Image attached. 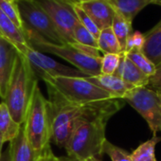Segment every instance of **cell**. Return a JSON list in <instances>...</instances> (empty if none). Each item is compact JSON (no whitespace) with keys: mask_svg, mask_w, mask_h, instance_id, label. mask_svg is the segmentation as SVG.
Listing matches in <instances>:
<instances>
[{"mask_svg":"<svg viewBox=\"0 0 161 161\" xmlns=\"http://www.w3.org/2000/svg\"><path fill=\"white\" fill-rule=\"evenodd\" d=\"M124 103L122 99H108L84 105L64 147L67 155L83 161L102 156L107 122Z\"/></svg>","mask_w":161,"mask_h":161,"instance_id":"1","label":"cell"},{"mask_svg":"<svg viewBox=\"0 0 161 161\" xmlns=\"http://www.w3.org/2000/svg\"><path fill=\"white\" fill-rule=\"evenodd\" d=\"M49 100L65 103L85 105L99 101L115 99L109 93L80 77H49L43 76Z\"/></svg>","mask_w":161,"mask_h":161,"instance_id":"2","label":"cell"},{"mask_svg":"<svg viewBox=\"0 0 161 161\" xmlns=\"http://www.w3.org/2000/svg\"><path fill=\"white\" fill-rule=\"evenodd\" d=\"M38 84L36 73L30 62L18 54L3 100L14 119L20 125L24 123L28 106L34 86Z\"/></svg>","mask_w":161,"mask_h":161,"instance_id":"3","label":"cell"},{"mask_svg":"<svg viewBox=\"0 0 161 161\" xmlns=\"http://www.w3.org/2000/svg\"><path fill=\"white\" fill-rule=\"evenodd\" d=\"M22 125L27 139L39 154L50 142V119L48 101L43 95L38 84L32 91Z\"/></svg>","mask_w":161,"mask_h":161,"instance_id":"4","label":"cell"},{"mask_svg":"<svg viewBox=\"0 0 161 161\" xmlns=\"http://www.w3.org/2000/svg\"><path fill=\"white\" fill-rule=\"evenodd\" d=\"M28 43L35 49L56 55L71 64L76 69L83 72L88 77L101 74V57H94L80 51L69 44H54L45 40L37 33L23 30Z\"/></svg>","mask_w":161,"mask_h":161,"instance_id":"5","label":"cell"},{"mask_svg":"<svg viewBox=\"0 0 161 161\" xmlns=\"http://www.w3.org/2000/svg\"><path fill=\"white\" fill-rule=\"evenodd\" d=\"M47 101L50 119V141L54 142L59 148H64L84 105L69 104L57 100L48 99Z\"/></svg>","mask_w":161,"mask_h":161,"instance_id":"6","label":"cell"},{"mask_svg":"<svg viewBox=\"0 0 161 161\" xmlns=\"http://www.w3.org/2000/svg\"><path fill=\"white\" fill-rule=\"evenodd\" d=\"M16 4L22 19L23 30L33 31L54 44H65L49 16L33 0H16Z\"/></svg>","mask_w":161,"mask_h":161,"instance_id":"7","label":"cell"},{"mask_svg":"<svg viewBox=\"0 0 161 161\" xmlns=\"http://www.w3.org/2000/svg\"><path fill=\"white\" fill-rule=\"evenodd\" d=\"M122 100L146 120L153 135L161 130V98L158 94L145 86L135 87Z\"/></svg>","mask_w":161,"mask_h":161,"instance_id":"8","label":"cell"},{"mask_svg":"<svg viewBox=\"0 0 161 161\" xmlns=\"http://www.w3.org/2000/svg\"><path fill=\"white\" fill-rule=\"evenodd\" d=\"M49 16L57 31L65 44H74L73 30L79 22L72 3L65 0H33Z\"/></svg>","mask_w":161,"mask_h":161,"instance_id":"9","label":"cell"},{"mask_svg":"<svg viewBox=\"0 0 161 161\" xmlns=\"http://www.w3.org/2000/svg\"><path fill=\"white\" fill-rule=\"evenodd\" d=\"M24 57L30 62L35 73L41 77H88L75 67H70L65 64H60L54 59L43 54L41 51L33 48L31 45L21 52Z\"/></svg>","mask_w":161,"mask_h":161,"instance_id":"10","label":"cell"},{"mask_svg":"<svg viewBox=\"0 0 161 161\" xmlns=\"http://www.w3.org/2000/svg\"><path fill=\"white\" fill-rule=\"evenodd\" d=\"M19 52L16 48L0 37V98L4 100L9 80Z\"/></svg>","mask_w":161,"mask_h":161,"instance_id":"11","label":"cell"},{"mask_svg":"<svg viewBox=\"0 0 161 161\" xmlns=\"http://www.w3.org/2000/svg\"><path fill=\"white\" fill-rule=\"evenodd\" d=\"M78 4L101 31L111 27L115 10L108 0H90Z\"/></svg>","mask_w":161,"mask_h":161,"instance_id":"12","label":"cell"},{"mask_svg":"<svg viewBox=\"0 0 161 161\" xmlns=\"http://www.w3.org/2000/svg\"><path fill=\"white\" fill-rule=\"evenodd\" d=\"M86 80L109 93L115 99H123L128 91L135 88L116 75H103L86 77Z\"/></svg>","mask_w":161,"mask_h":161,"instance_id":"13","label":"cell"},{"mask_svg":"<svg viewBox=\"0 0 161 161\" xmlns=\"http://www.w3.org/2000/svg\"><path fill=\"white\" fill-rule=\"evenodd\" d=\"M0 37L12 44L19 53L23 52V50L30 46L23 31L19 30L1 10H0Z\"/></svg>","mask_w":161,"mask_h":161,"instance_id":"14","label":"cell"},{"mask_svg":"<svg viewBox=\"0 0 161 161\" xmlns=\"http://www.w3.org/2000/svg\"><path fill=\"white\" fill-rule=\"evenodd\" d=\"M39 154L27 139L21 125L18 135L10 142V161H38Z\"/></svg>","mask_w":161,"mask_h":161,"instance_id":"15","label":"cell"},{"mask_svg":"<svg viewBox=\"0 0 161 161\" xmlns=\"http://www.w3.org/2000/svg\"><path fill=\"white\" fill-rule=\"evenodd\" d=\"M114 75L121 78L124 82H126L133 87L146 86L149 79V77L143 74L133 64V62H131L127 58V56L124 53L121 54L119 64Z\"/></svg>","mask_w":161,"mask_h":161,"instance_id":"16","label":"cell"},{"mask_svg":"<svg viewBox=\"0 0 161 161\" xmlns=\"http://www.w3.org/2000/svg\"><path fill=\"white\" fill-rule=\"evenodd\" d=\"M142 52L156 66L161 63V20L145 34Z\"/></svg>","mask_w":161,"mask_h":161,"instance_id":"17","label":"cell"},{"mask_svg":"<svg viewBox=\"0 0 161 161\" xmlns=\"http://www.w3.org/2000/svg\"><path fill=\"white\" fill-rule=\"evenodd\" d=\"M108 1L116 12L120 14L131 23L141 10L150 4H153V0H108Z\"/></svg>","mask_w":161,"mask_h":161,"instance_id":"18","label":"cell"},{"mask_svg":"<svg viewBox=\"0 0 161 161\" xmlns=\"http://www.w3.org/2000/svg\"><path fill=\"white\" fill-rule=\"evenodd\" d=\"M21 125L13 118L4 102L0 103V136L4 143L11 142L19 133Z\"/></svg>","mask_w":161,"mask_h":161,"instance_id":"19","label":"cell"},{"mask_svg":"<svg viewBox=\"0 0 161 161\" xmlns=\"http://www.w3.org/2000/svg\"><path fill=\"white\" fill-rule=\"evenodd\" d=\"M161 141V137L153 135V137L141 143L130 153L131 161H157L155 157V146Z\"/></svg>","mask_w":161,"mask_h":161,"instance_id":"20","label":"cell"},{"mask_svg":"<svg viewBox=\"0 0 161 161\" xmlns=\"http://www.w3.org/2000/svg\"><path fill=\"white\" fill-rule=\"evenodd\" d=\"M111 29L119 43L122 52H124L126 41L128 39V37L131 35V33L133 32L132 23L129 22L128 20H126L120 14H119L118 12L115 11Z\"/></svg>","mask_w":161,"mask_h":161,"instance_id":"21","label":"cell"},{"mask_svg":"<svg viewBox=\"0 0 161 161\" xmlns=\"http://www.w3.org/2000/svg\"><path fill=\"white\" fill-rule=\"evenodd\" d=\"M98 41V48L103 54L105 53H114V54H121L123 53L119 43L115 36L111 27L106 28L101 31L100 35L97 39Z\"/></svg>","mask_w":161,"mask_h":161,"instance_id":"22","label":"cell"},{"mask_svg":"<svg viewBox=\"0 0 161 161\" xmlns=\"http://www.w3.org/2000/svg\"><path fill=\"white\" fill-rule=\"evenodd\" d=\"M124 54L147 77H151L154 73L156 66L146 57L142 50H134Z\"/></svg>","mask_w":161,"mask_h":161,"instance_id":"23","label":"cell"},{"mask_svg":"<svg viewBox=\"0 0 161 161\" xmlns=\"http://www.w3.org/2000/svg\"><path fill=\"white\" fill-rule=\"evenodd\" d=\"M73 39H74L75 43H78L80 45L98 48L97 39L80 22H78L76 24V26L73 30Z\"/></svg>","mask_w":161,"mask_h":161,"instance_id":"24","label":"cell"},{"mask_svg":"<svg viewBox=\"0 0 161 161\" xmlns=\"http://www.w3.org/2000/svg\"><path fill=\"white\" fill-rule=\"evenodd\" d=\"M72 9L79 20V22L82 24L96 39H98L101 30L96 26V24L92 21V19L86 14V13L79 6L78 3H72Z\"/></svg>","mask_w":161,"mask_h":161,"instance_id":"25","label":"cell"},{"mask_svg":"<svg viewBox=\"0 0 161 161\" xmlns=\"http://www.w3.org/2000/svg\"><path fill=\"white\" fill-rule=\"evenodd\" d=\"M121 54H114V53L103 54L101 58V74L103 75L115 74L119 64Z\"/></svg>","mask_w":161,"mask_h":161,"instance_id":"26","label":"cell"},{"mask_svg":"<svg viewBox=\"0 0 161 161\" xmlns=\"http://www.w3.org/2000/svg\"><path fill=\"white\" fill-rule=\"evenodd\" d=\"M0 10L16 25V27L19 30L23 31V23L16 4V0L15 2H9L7 0H0Z\"/></svg>","mask_w":161,"mask_h":161,"instance_id":"27","label":"cell"},{"mask_svg":"<svg viewBox=\"0 0 161 161\" xmlns=\"http://www.w3.org/2000/svg\"><path fill=\"white\" fill-rule=\"evenodd\" d=\"M103 153H106L112 161H131L130 153H128L125 150L114 145L107 139L103 144Z\"/></svg>","mask_w":161,"mask_h":161,"instance_id":"28","label":"cell"},{"mask_svg":"<svg viewBox=\"0 0 161 161\" xmlns=\"http://www.w3.org/2000/svg\"><path fill=\"white\" fill-rule=\"evenodd\" d=\"M145 44V35L140 31H133L128 37L123 53H128L134 50H142Z\"/></svg>","mask_w":161,"mask_h":161,"instance_id":"29","label":"cell"},{"mask_svg":"<svg viewBox=\"0 0 161 161\" xmlns=\"http://www.w3.org/2000/svg\"><path fill=\"white\" fill-rule=\"evenodd\" d=\"M161 97V63L156 65L154 73L149 77L146 86Z\"/></svg>","mask_w":161,"mask_h":161,"instance_id":"30","label":"cell"},{"mask_svg":"<svg viewBox=\"0 0 161 161\" xmlns=\"http://www.w3.org/2000/svg\"><path fill=\"white\" fill-rule=\"evenodd\" d=\"M38 161H58V157L53 153L50 146L48 145L39 153Z\"/></svg>","mask_w":161,"mask_h":161,"instance_id":"31","label":"cell"},{"mask_svg":"<svg viewBox=\"0 0 161 161\" xmlns=\"http://www.w3.org/2000/svg\"><path fill=\"white\" fill-rule=\"evenodd\" d=\"M58 161H83L77 157L74 156H70V155H66V156H61L58 157Z\"/></svg>","mask_w":161,"mask_h":161,"instance_id":"32","label":"cell"},{"mask_svg":"<svg viewBox=\"0 0 161 161\" xmlns=\"http://www.w3.org/2000/svg\"><path fill=\"white\" fill-rule=\"evenodd\" d=\"M84 161H102V160L100 159V157L92 156V157H89V158H87V159H86Z\"/></svg>","mask_w":161,"mask_h":161,"instance_id":"33","label":"cell"},{"mask_svg":"<svg viewBox=\"0 0 161 161\" xmlns=\"http://www.w3.org/2000/svg\"><path fill=\"white\" fill-rule=\"evenodd\" d=\"M3 144H4V141L1 137V136H0V154H1V152H2V147H3Z\"/></svg>","mask_w":161,"mask_h":161,"instance_id":"34","label":"cell"},{"mask_svg":"<svg viewBox=\"0 0 161 161\" xmlns=\"http://www.w3.org/2000/svg\"><path fill=\"white\" fill-rule=\"evenodd\" d=\"M153 4L161 6V0H153Z\"/></svg>","mask_w":161,"mask_h":161,"instance_id":"35","label":"cell"},{"mask_svg":"<svg viewBox=\"0 0 161 161\" xmlns=\"http://www.w3.org/2000/svg\"><path fill=\"white\" fill-rule=\"evenodd\" d=\"M65 1H67L69 3H73V0H65Z\"/></svg>","mask_w":161,"mask_h":161,"instance_id":"36","label":"cell"},{"mask_svg":"<svg viewBox=\"0 0 161 161\" xmlns=\"http://www.w3.org/2000/svg\"><path fill=\"white\" fill-rule=\"evenodd\" d=\"M7 1H9V2H15V0H7Z\"/></svg>","mask_w":161,"mask_h":161,"instance_id":"37","label":"cell"},{"mask_svg":"<svg viewBox=\"0 0 161 161\" xmlns=\"http://www.w3.org/2000/svg\"><path fill=\"white\" fill-rule=\"evenodd\" d=\"M1 159H2V155L0 154V161H1Z\"/></svg>","mask_w":161,"mask_h":161,"instance_id":"38","label":"cell"},{"mask_svg":"<svg viewBox=\"0 0 161 161\" xmlns=\"http://www.w3.org/2000/svg\"><path fill=\"white\" fill-rule=\"evenodd\" d=\"M160 98H161V97H160Z\"/></svg>","mask_w":161,"mask_h":161,"instance_id":"39","label":"cell"},{"mask_svg":"<svg viewBox=\"0 0 161 161\" xmlns=\"http://www.w3.org/2000/svg\"><path fill=\"white\" fill-rule=\"evenodd\" d=\"M160 131H161V130H160Z\"/></svg>","mask_w":161,"mask_h":161,"instance_id":"40","label":"cell"}]
</instances>
